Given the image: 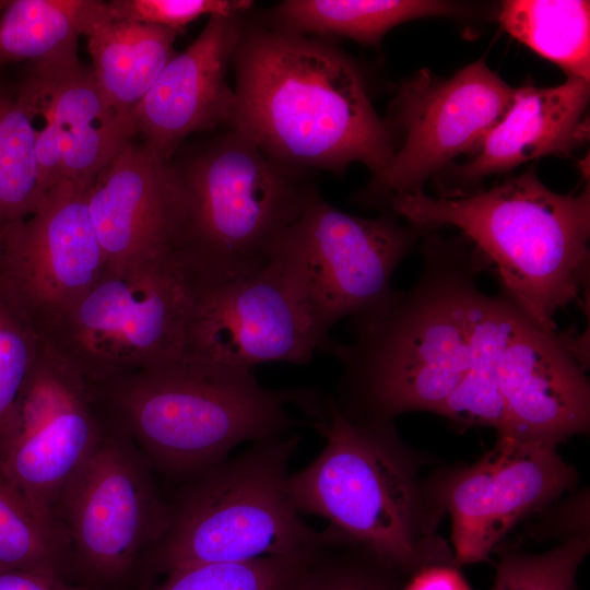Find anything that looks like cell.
<instances>
[{"instance_id": "6da1fadb", "label": "cell", "mask_w": 590, "mask_h": 590, "mask_svg": "<svg viewBox=\"0 0 590 590\" xmlns=\"http://www.w3.org/2000/svg\"><path fill=\"white\" fill-rule=\"evenodd\" d=\"M421 253L416 282L351 319L354 341L328 350L343 367L332 398L353 417L437 413L465 375L477 278L489 264L464 237L430 233Z\"/></svg>"}, {"instance_id": "7a4b0ae2", "label": "cell", "mask_w": 590, "mask_h": 590, "mask_svg": "<svg viewBox=\"0 0 590 590\" xmlns=\"http://www.w3.org/2000/svg\"><path fill=\"white\" fill-rule=\"evenodd\" d=\"M228 125L275 162L340 174L358 162L374 176L396 146L361 71L327 42L280 28H244L232 60Z\"/></svg>"}, {"instance_id": "3957f363", "label": "cell", "mask_w": 590, "mask_h": 590, "mask_svg": "<svg viewBox=\"0 0 590 590\" xmlns=\"http://www.w3.org/2000/svg\"><path fill=\"white\" fill-rule=\"evenodd\" d=\"M386 204L410 224L459 229L494 268L502 294L542 328L556 329V312L589 287V186L557 193L530 168L486 190L437 198L421 190Z\"/></svg>"}, {"instance_id": "277c9868", "label": "cell", "mask_w": 590, "mask_h": 590, "mask_svg": "<svg viewBox=\"0 0 590 590\" xmlns=\"http://www.w3.org/2000/svg\"><path fill=\"white\" fill-rule=\"evenodd\" d=\"M103 416L165 474L192 480L239 444L284 435L311 417L322 396L308 388L267 389L252 371L182 363L90 384Z\"/></svg>"}, {"instance_id": "5b68a950", "label": "cell", "mask_w": 590, "mask_h": 590, "mask_svg": "<svg viewBox=\"0 0 590 590\" xmlns=\"http://www.w3.org/2000/svg\"><path fill=\"white\" fill-rule=\"evenodd\" d=\"M296 435L253 441L187 482L153 546L164 571L187 566L292 556L316 548L323 531L302 518L286 491Z\"/></svg>"}, {"instance_id": "8992f818", "label": "cell", "mask_w": 590, "mask_h": 590, "mask_svg": "<svg viewBox=\"0 0 590 590\" xmlns=\"http://www.w3.org/2000/svg\"><path fill=\"white\" fill-rule=\"evenodd\" d=\"M326 444L286 491L300 514L328 520L338 540L381 562L412 566L420 556L417 491L390 422L357 418L323 397L310 421Z\"/></svg>"}, {"instance_id": "52a82bcc", "label": "cell", "mask_w": 590, "mask_h": 590, "mask_svg": "<svg viewBox=\"0 0 590 590\" xmlns=\"http://www.w3.org/2000/svg\"><path fill=\"white\" fill-rule=\"evenodd\" d=\"M194 275L182 252L107 267L42 337L90 384L186 358Z\"/></svg>"}, {"instance_id": "ba28073f", "label": "cell", "mask_w": 590, "mask_h": 590, "mask_svg": "<svg viewBox=\"0 0 590 590\" xmlns=\"http://www.w3.org/2000/svg\"><path fill=\"white\" fill-rule=\"evenodd\" d=\"M192 198L184 250L198 278L257 268L315 189L232 129L180 167Z\"/></svg>"}, {"instance_id": "9c48e42d", "label": "cell", "mask_w": 590, "mask_h": 590, "mask_svg": "<svg viewBox=\"0 0 590 590\" xmlns=\"http://www.w3.org/2000/svg\"><path fill=\"white\" fill-rule=\"evenodd\" d=\"M390 214L366 219L335 209L315 190L268 258L286 272L327 339L341 319L361 317L394 291L391 279L424 233Z\"/></svg>"}, {"instance_id": "30bf717a", "label": "cell", "mask_w": 590, "mask_h": 590, "mask_svg": "<svg viewBox=\"0 0 590 590\" xmlns=\"http://www.w3.org/2000/svg\"><path fill=\"white\" fill-rule=\"evenodd\" d=\"M303 297L272 258L219 278L194 275L184 363L252 371L270 362L308 364L328 352Z\"/></svg>"}, {"instance_id": "8fae6325", "label": "cell", "mask_w": 590, "mask_h": 590, "mask_svg": "<svg viewBox=\"0 0 590 590\" xmlns=\"http://www.w3.org/2000/svg\"><path fill=\"white\" fill-rule=\"evenodd\" d=\"M104 422L96 446L63 487L55 518L68 548L90 570L109 578L155 545L166 529L168 506L146 458L121 429Z\"/></svg>"}, {"instance_id": "7c38bea8", "label": "cell", "mask_w": 590, "mask_h": 590, "mask_svg": "<svg viewBox=\"0 0 590 590\" xmlns=\"http://www.w3.org/2000/svg\"><path fill=\"white\" fill-rule=\"evenodd\" d=\"M516 87L480 59L450 79L423 70L403 82L393 102L404 133L387 167L356 197L366 205L421 191L423 184L458 155L475 153L509 108Z\"/></svg>"}, {"instance_id": "4fadbf2b", "label": "cell", "mask_w": 590, "mask_h": 590, "mask_svg": "<svg viewBox=\"0 0 590 590\" xmlns=\"http://www.w3.org/2000/svg\"><path fill=\"white\" fill-rule=\"evenodd\" d=\"M90 186L60 182L32 213L2 224L0 295L40 339L106 266L88 212Z\"/></svg>"}, {"instance_id": "5bb4252c", "label": "cell", "mask_w": 590, "mask_h": 590, "mask_svg": "<svg viewBox=\"0 0 590 590\" xmlns=\"http://www.w3.org/2000/svg\"><path fill=\"white\" fill-rule=\"evenodd\" d=\"M105 428L90 382L44 342L16 401L0 467L59 528L60 494Z\"/></svg>"}, {"instance_id": "9a60e30c", "label": "cell", "mask_w": 590, "mask_h": 590, "mask_svg": "<svg viewBox=\"0 0 590 590\" xmlns=\"http://www.w3.org/2000/svg\"><path fill=\"white\" fill-rule=\"evenodd\" d=\"M90 216L107 267L184 251L190 241L192 198L179 166L130 141L93 179Z\"/></svg>"}, {"instance_id": "2e32d148", "label": "cell", "mask_w": 590, "mask_h": 590, "mask_svg": "<svg viewBox=\"0 0 590 590\" xmlns=\"http://www.w3.org/2000/svg\"><path fill=\"white\" fill-rule=\"evenodd\" d=\"M16 95L34 131L45 192L63 181L91 185L134 137L78 57L33 63Z\"/></svg>"}, {"instance_id": "e0dca14e", "label": "cell", "mask_w": 590, "mask_h": 590, "mask_svg": "<svg viewBox=\"0 0 590 590\" xmlns=\"http://www.w3.org/2000/svg\"><path fill=\"white\" fill-rule=\"evenodd\" d=\"M586 338L545 329L520 309L499 363L506 437L555 447L588 430Z\"/></svg>"}, {"instance_id": "ac0fdd59", "label": "cell", "mask_w": 590, "mask_h": 590, "mask_svg": "<svg viewBox=\"0 0 590 590\" xmlns=\"http://www.w3.org/2000/svg\"><path fill=\"white\" fill-rule=\"evenodd\" d=\"M576 481L555 447L499 436L477 463L453 476L445 492L456 559H485L508 531Z\"/></svg>"}, {"instance_id": "d6986e66", "label": "cell", "mask_w": 590, "mask_h": 590, "mask_svg": "<svg viewBox=\"0 0 590 590\" xmlns=\"http://www.w3.org/2000/svg\"><path fill=\"white\" fill-rule=\"evenodd\" d=\"M241 15L210 16L200 35L165 66L135 108L133 131L172 160L194 132L228 123L235 103L227 70L245 25Z\"/></svg>"}, {"instance_id": "ffe728a7", "label": "cell", "mask_w": 590, "mask_h": 590, "mask_svg": "<svg viewBox=\"0 0 590 590\" xmlns=\"http://www.w3.org/2000/svg\"><path fill=\"white\" fill-rule=\"evenodd\" d=\"M589 94V82L578 78L551 87H517L509 108L473 158L451 165L449 178L460 186H472L531 160L570 154L588 139Z\"/></svg>"}, {"instance_id": "44dd1931", "label": "cell", "mask_w": 590, "mask_h": 590, "mask_svg": "<svg viewBox=\"0 0 590 590\" xmlns=\"http://www.w3.org/2000/svg\"><path fill=\"white\" fill-rule=\"evenodd\" d=\"M178 32L111 16L97 2L84 31L92 74L104 97L133 131L135 108L175 56ZM134 134V131H133Z\"/></svg>"}, {"instance_id": "7402d4cb", "label": "cell", "mask_w": 590, "mask_h": 590, "mask_svg": "<svg viewBox=\"0 0 590 590\" xmlns=\"http://www.w3.org/2000/svg\"><path fill=\"white\" fill-rule=\"evenodd\" d=\"M519 308L504 294L482 291L472 306L468 367L463 379L438 414L461 425L506 432V410L499 387V363Z\"/></svg>"}, {"instance_id": "603a6c76", "label": "cell", "mask_w": 590, "mask_h": 590, "mask_svg": "<svg viewBox=\"0 0 590 590\" xmlns=\"http://www.w3.org/2000/svg\"><path fill=\"white\" fill-rule=\"evenodd\" d=\"M463 5L433 0H286L273 10L276 28L349 37L376 46L391 28L424 16L463 15Z\"/></svg>"}, {"instance_id": "cb8c5ba5", "label": "cell", "mask_w": 590, "mask_h": 590, "mask_svg": "<svg viewBox=\"0 0 590 590\" xmlns=\"http://www.w3.org/2000/svg\"><path fill=\"white\" fill-rule=\"evenodd\" d=\"M498 21L507 33L560 67L568 78L589 82V1L507 0L500 3Z\"/></svg>"}, {"instance_id": "d4e9b609", "label": "cell", "mask_w": 590, "mask_h": 590, "mask_svg": "<svg viewBox=\"0 0 590 590\" xmlns=\"http://www.w3.org/2000/svg\"><path fill=\"white\" fill-rule=\"evenodd\" d=\"M98 0H10L0 11V64L78 57Z\"/></svg>"}, {"instance_id": "484cf974", "label": "cell", "mask_w": 590, "mask_h": 590, "mask_svg": "<svg viewBox=\"0 0 590 590\" xmlns=\"http://www.w3.org/2000/svg\"><path fill=\"white\" fill-rule=\"evenodd\" d=\"M45 193L28 116L16 92L0 91V222L25 217Z\"/></svg>"}, {"instance_id": "4316f807", "label": "cell", "mask_w": 590, "mask_h": 590, "mask_svg": "<svg viewBox=\"0 0 590 590\" xmlns=\"http://www.w3.org/2000/svg\"><path fill=\"white\" fill-rule=\"evenodd\" d=\"M67 548L62 532L37 514L0 467V568L57 574Z\"/></svg>"}, {"instance_id": "83f0119b", "label": "cell", "mask_w": 590, "mask_h": 590, "mask_svg": "<svg viewBox=\"0 0 590 590\" xmlns=\"http://www.w3.org/2000/svg\"><path fill=\"white\" fill-rule=\"evenodd\" d=\"M317 547L292 556L182 567L169 571L155 590H286Z\"/></svg>"}, {"instance_id": "f1b7e54d", "label": "cell", "mask_w": 590, "mask_h": 590, "mask_svg": "<svg viewBox=\"0 0 590 590\" xmlns=\"http://www.w3.org/2000/svg\"><path fill=\"white\" fill-rule=\"evenodd\" d=\"M588 551V539L578 535L542 554H507L497 567L494 590H576Z\"/></svg>"}, {"instance_id": "f546056e", "label": "cell", "mask_w": 590, "mask_h": 590, "mask_svg": "<svg viewBox=\"0 0 590 590\" xmlns=\"http://www.w3.org/2000/svg\"><path fill=\"white\" fill-rule=\"evenodd\" d=\"M43 341L0 295V460L22 387Z\"/></svg>"}, {"instance_id": "4dcf8cb0", "label": "cell", "mask_w": 590, "mask_h": 590, "mask_svg": "<svg viewBox=\"0 0 590 590\" xmlns=\"http://www.w3.org/2000/svg\"><path fill=\"white\" fill-rule=\"evenodd\" d=\"M252 5L248 0H113L108 13L119 20L157 25L179 32L202 15H241Z\"/></svg>"}, {"instance_id": "1f68e13d", "label": "cell", "mask_w": 590, "mask_h": 590, "mask_svg": "<svg viewBox=\"0 0 590 590\" xmlns=\"http://www.w3.org/2000/svg\"><path fill=\"white\" fill-rule=\"evenodd\" d=\"M324 538L306 567L286 590H386L365 571L335 556L333 535Z\"/></svg>"}, {"instance_id": "d6a6232c", "label": "cell", "mask_w": 590, "mask_h": 590, "mask_svg": "<svg viewBox=\"0 0 590 590\" xmlns=\"http://www.w3.org/2000/svg\"><path fill=\"white\" fill-rule=\"evenodd\" d=\"M0 590H80L64 585L57 574L0 568Z\"/></svg>"}, {"instance_id": "836d02e7", "label": "cell", "mask_w": 590, "mask_h": 590, "mask_svg": "<svg viewBox=\"0 0 590 590\" xmlns=\"http://www.w3.org/2000/svg\"><path fill=\"white\" fill-rule=\"evenodd\" d=\"M404 590H470L461 576L448 567H433L417 575Z\"/></svg>"}, {"instance_id": "e575fe53", "label": "cell", "mask_w": 590, "mask_h": 590, "mask_svg": "<svg viewBox=\"0 0 590 590\" xmlns=\"http://www.w3.org/2000/svg\"><path fill=\"white\" fill-rule=\"evenodd\" d=\"M1 249H2V223L0 222V257H1Z\"/></svg>"}, {"instance_id": "d590c367", "label": "cell", "mask_w": 590, "mask_h": 590, "mask_svg": "<svg viewBox=\"0 0 590 590\" xmlns=\"http://www.w3.org/2000/svg\"><path fill=\"white\" fill-rule=\"evenodd\" d=\"M3 3H4V1H0V11H1L2 8H3Z\"/></svg>"}, {"instance_id": "8d00e7d4", "label": "cell", "mask_w": 590, "mask_h": 590, "mask_svg": "<svg viewBox=\"0 0 590 590\" xmlns=\"http://www.w3.org/2000/svg\"><path fill=\"white\" fill-rule=\"evenodd\" d=\"M1 66V64H0Z\"/></svg>"}]
</instances>
